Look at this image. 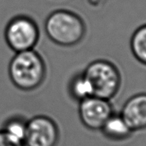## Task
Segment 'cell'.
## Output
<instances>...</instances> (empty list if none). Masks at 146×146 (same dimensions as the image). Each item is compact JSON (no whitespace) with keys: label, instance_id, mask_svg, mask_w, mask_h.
I'll return each mask as SVG.
<instances>
[{"label":"cell","instance_id":"1","mask_svg":"<svg viewBox=\"0 0 146 146\" xmlns=\"http://www.w3.org/2000/svg\"><path fill=\"white\" fill-rule=\"evenodd\" d=\"M8 74L14 86L22 91H33L43 84L47 67L35 49L15 53L8 66Z\"/></svg>","mask_w":146,"mask_h":146},{"label":"cell","instance_id":"2","mask_svg":"<svg viewBox=\"0 0 146 146\" xmlns=\"http://www.w3.org/2000/svg\"><path fill=\"white\" fill-rule=\"evenodd\" d=\"M46 35L54 44L71 47L80 44L86 34V25L80 14L66 9L51 12L45 20Z\"/></svg>","mask_w":146,"mask_h":146},{"label":"cell","instance_id":"3","mask_svg":"<svg viewBox=\"0 0 146 146\" xmlns=\"http://www.w3.org/2000/svg\"><path fill=\"white\" fill-rule=\"evenodd\" d=\"M83 72L90 82L94 96L111 101L119 91L122 84L121 73L110 60H93Z\"/></svg>","mask_w":146,"mask_h":146},{"label":"cell","instance_id":"4","mask_svg":"<svg viewBox=\"0 0 146 146\" xmlns=\"http://www.w3.org/2000/svg\"><path fill=\"white\" fill-rule=\"evenodd\" d=\"M7 46L15 53L35 49L40 38L38 24L31 17L19 14L7 23L4 31Z\"/></svg>","mask_w":146,"mask_h":146},{"label":"cell","instance_id":"5","mask_svg":"<svg viewBox=\"0 0 146 146\" xmlns=\"http://www.w3.org/2000/svg\"><path fill=\"white\" fill-rule=\"evenodd\" d=\"M59 140L60 130L52 118L38 115L28 119L25 146H57Z\"/></svg>","mask_w":146,"mask_h":146},{"label":"cell","instance_id":"6","mask_svg":"<svg viewBox=\"0 0 146 146\" xmlns=\"http://www.w3.org/2000/svg\"><path fill=\"white\" fill-rule=\"evenodd\" d=\"M78 112L83 126L88 130L96 131L102 129L114 111L109 100L92 96L79 103Z\"/></svg>","mask_w":146,"mask_h":146},{"label":"cell","instance_id":"7","mask_svg":"<svg viewBox=\"0 0 146 146\" xmlns=\"http://www.w3.org/2000/svg\"><path fill=\"white\" fill-rule=\"evenodd\" d=\"M133 132L146 129V93H140L127 100L119 113Z\"/></svg>","mask_w":146,"mask_h":146},{"label":"cell","instance_id":"8","mask_svg":"<svg viewBox=\"0 0 146 146\" xmlns=\"http://www.w3.org/2000/svg\"><path fill=\"white\" fill-rule=\"evenodd\" d=\"M100 130L107 139L113 141L127 140L133 133L120 114L115 112L106 120Z\"/></svg>","mask_w":146,"mask_h":146},{"label":"cell","instance_id":"9","mask_svg":"<svg viewBox=\"0 0 146 146\" xmlns=\"http://www.w3.org/2000/svg\"><path fill=\"white\" fill-rule=\"evenodd\" d=\"M68 90L71 98L78 103L94 96L92 86L83 72L77 73L71 78Z\"/></svg>","mask_w":146,"mask_h":146},{"label":"cell","instance_id":"10","mask_svg":"<svg viewBox=\"0 0 146 146\" xmlns=\"http://www.w3.org/2000/svg\"><path fill=\"white\" fill-rule=\"evenodd\" d=\"M28 119L19 115H13L5 121L1 130L17 143L25 145Z\"/></svg>","mask_w":146,"mask_h":146},{"label":"cell","instance_id":"11","mask_svg":"<svg viewBox=\"0 0 146 146\" xmlns=\"http://www.w3.org/2000/svg\"><path fill=\"white\" fill-rule=\"evenodd\" d=\"M130 49L137 60L146 66V24L133 32L130 38Z\"/></svg>","mask_w":146,"mask_h":146},{"label":"cell","instance_id":"12","mask_svg":"<svg viewBox=\"0 0 146 146\" xmlns=\"http://www.w3.org/2000/svg\"><path fill=\"white\" fill-rule=\"evenodd\" d=\"M0 146H25L17 143L10 138L2 130H0Z\"/></svg>","mask_w":146,"mask_h":146}]
</instances>
